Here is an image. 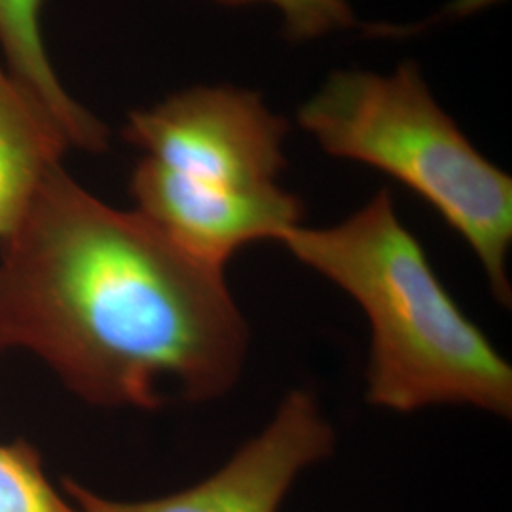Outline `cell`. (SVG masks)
Listing matches in <instances>:
<instances>
[{"mask_svg": "<svg viewBox=\"0 0 512 512\" xmlns=\"http://www.w3.org/2000/svg\"><path fill=\"white\" fill-rule=\"evenodd\" d=\"M281 243L365 311L368 403L403 414L469 404L511 418V365L442 287L387 188L340 224H298Z\"/></svg>", "mask_w": 512, "mask_h": 512, "instance_id": "2", "label": "cell"}, {"mask_svg": "<svg viewBox=\"0 0 512 512\" xmlns=\"http://www.w3.org/2000/svg\"><path fill=\"white\" fill-rule=\"evenodd\" d=\"M226 6L268 4L283 18V33L289 42L327 37L355 25L349 0H215Z\"/></svg>", "mask_w": 512, "mask_h": 512, "instance_id": "9", "label": "cell"}, {"mask_svg": "<svg viewBox=\"0 0 512 512\" xmlns=\"http://www.w3.org/2000/svg\"><path fill=\"white\" fill-rule=\"evenodd\" d=\"M44 0H0V50L6 71L29 93L71 148L103 152L109 147V129L65 90L55 73L42 38Z\"/></svg>", "mask_w": 512, "mask_h": 512, "instance_id": "7", "label": "cell"}, {"mask_svg": "<svg viewBox=\"0 0 512 512\" xmlns=\"http://www.w3.org/2000/svg\"><path fill=\"white\" fill-rule=\"evenodd\" d=\"M298 124L334 158L380 169L416 192L480 260L511 306L512 179L440 109L414 61L391 74L336 71L298 110Z\"/></svg>", "mask_w": 512, "mask_h": 512, "instance_id": "4", "label": "cell"}, {"mask_svg": "<svg viewBox=\"0 0 512 512\" xmlns=\"http://www.w3.org/2000/svg\"><path fill=\"white\" fill-rule=\"evenodd\" d=\"M505 0H450L442 10L435 12L433 16L412 23V25H391V23H374L365 27L366 37L372 38H404L414 37L423 31H429L431 27H437L450 21H461L465 18H473L476 14L492 8Z\"/></svg>", "mask_w": 512, "mask_h": 512, "instance_id": "10", "label": "cell"}, {"mask_svg": "<svg viewBox=\"0 0 512 512\" xmlns=\"http://www.w3.org/2000/svg\"><path fill=\"white\" fill-rule=\"evenodd\" d=\"M334 452V431L313 395L294 389L272 421L217 473L183 492L150 501H114L76 480L65 492L84 512H279L294 480Z\"/></svg>", "mask_w": 512, "mask_h": 512, "instance_id": "5", "label": "cell"}, {"mask_svg": "<svg viewBox=\"0 0 512 512\" xmlns=\"http://www.w3.org/2000/svg\"><path fill=\"white\" fill-rule=\"evenodd\" d=\"M0 512H84L52 486L37 448L27 440L0 442Z\"/></svg>", "mask_w": 512, "mask_h": 512, "instance_id": "8", "label": "cell"}, {"mask_svg": "<svg viewBox=\"0 0 512 512\" xmlns=\"http://www.w3.org/2000/svg\"><path fill=\"white\" fill-rule=\"evenodd\" d=\"M67 150V137L0 59V245Z\"/></svg>", "mask_w": 512, "mask_h": 512, "instance_id": "6", "label": "cell"}, {"mask_svg": "<svg viewBox=\"0 0 512 512\" xmlns=\"http://www.w3.org/2000/svg\"><path fill=\"white\" fill-rule=\"evenodd\" d=\"M249 325L224 268L57 165L0 245V351H29L97 406L156 410L238 384Z\"/></svg>", "mask_w": 512, "mask_h": 512, "instance_id": "1", "label": "cell"}, {"mask_svg": "<svg viewBox=\"0 0 512 512\" xmlns=\"http://www.w3.org/2000/svg\"><path fill=\"white\" fill-rule=\"evenodd\" d=\"M287 131L260 93L232 86L133 110L124 139L143 152L129 183L135 211L219 268L251 243L279 241L304 217L302 200L277 183Z\"/></svg>", "mask_w": 512, "mask_h": 512, "instance_id": "3", "label": "cell"}]
</instances>
